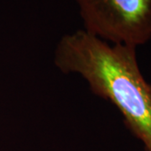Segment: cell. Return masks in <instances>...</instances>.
I'll list each match as a JSON object with an SVG mask.
<instances>
[{
    "label": "cell",
    "mask_w": 151,
    "mask_h": 151,
    "mask_svg": "<svg viewBox=\"0 0 151 151\" xmlns=\"http://www.w3.org/2000/svg\"><path fill=\"white\" fill-rule=\"evenodd\" d=\"M136 49L79 29L60 38L54 63L65 74L81 76L95 95L113 103L130 132L151 151V83L141 73Z\"/></svg>",
    "instance_id": "obj_1"
},
{
    "label": "cell",
    "mask_w": 151,
    "mask_h": 151,
    "mask_svg": "<svg viewBox=\"0 0 151 151\" xmlns=\"http://www.w3.org/2000/svg\"><path fill=\"white\" fill-rule=\"evenodd\" d=\"M84 30L111 44L138 47L151 39V0H75Z\"/></svg>",
    "instance_id": "obj_2"
}]
</instances>
